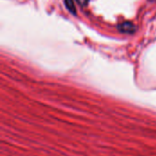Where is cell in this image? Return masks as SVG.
I'll return each instance as SVG.
<instances>
[{
    "label": "cell",
    "mask_w": 156,
    "mask_h": 156,
    "mask_svg": "<svg viewBox=\"0 0 156 156\" xmlns=\"http://www.w3.org/2000/svg\"><path fill=\"white\" fill-rule=\"evenodd\" d=\"M118 29L120 32L122 33H125V34H132L135 31L136 27L132 23V22H123L122 24H120L118 26Z\"/></svg>",
    "instance_id": "obj_1"
},
{
    "label": "cell",
    "mask_w": 156,
    "mask_h": 156,
    "mask_svg": "<svg viewBox=\"0 0 156 156\" xmlns=\"http://www.w3.org/2000/svg\"><path fill=\"white\" fill-rule=\"evenodd\" d=\"M65 5L70 13L74 15L76 14V7H75L73 0H65Z\"/></svg>",
    "instance_id": "obj_2"
},
{
    "label": "cell",
    "mask_w": 156,
    "mask_h": 156,
    "mask_svg": "<svg viewBox=\"0 0 156 156\" xmlns=\"http://www.w3.org/2000/svg\"><path fill=\"white\" fill-rule=\"evenodd\" d=\"M77 2L80 5H87V3L89 2V0H77Z\"/></svg>",
    "instance_id": "obj_3"
}]
</instances>
